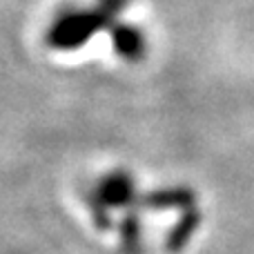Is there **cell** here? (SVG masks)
I'll return each instance as SVG.
<instances>
[{"mask_svg": "<svg viewBox=\"0 0 254 254\" xmlns=\"http://www.w3.org/2000/svg\"><path fill=\"white\" fill-rule=\"evenodd\" d=\"M116 47L125 56H136L143 49V38L134 29H121V31H116Z\"/></svg>", "mask_w": 254, "mask_h": 254, "instance_id": "1", "label": "cell"}]
</instances>
